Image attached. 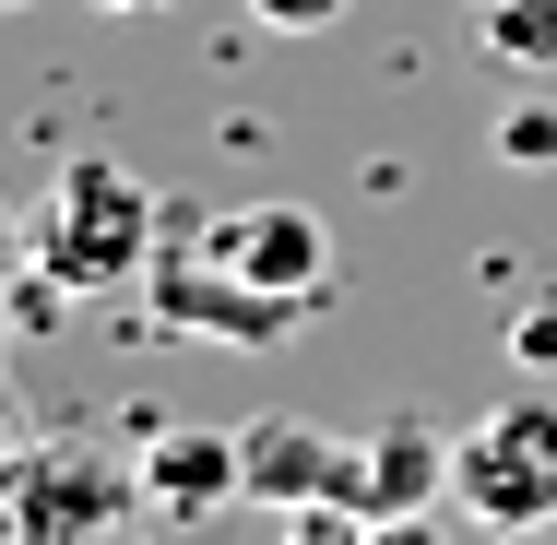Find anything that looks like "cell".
Segmentation results:
<instances>
[{
  "instance_id": "cell-1",
  "label": "cell",
  "mask_w": 557,
  "mask_h": 545,
  "mask_svg": "<svg viewBox=\"0 0 557 545\" xmlns=\"http://www.w3.org/2000/svg\"><path fill=\"white\" fill-rule=\"evenodd\" d=\"M24 249H36V261H48V273H60L72 297L143 285V273H154V190H143V178H119L108 154H72Z\"/></svg>"
},
{
  "instance_id": "cell-15",
  "label": "cell",
  "mask_w": 557,
  "mask_h": 545,
  "mask_svg": "<svg viewBox=\"0 0 557 545\" xmlns=\"http://www.w3.org/2000/svg\"><path fill=\"white\" fill-rule=\"evenodd\" d=\"M12 261H24V225H12V202H0V273H12Z\"/></svg>"
},
{
  "instance_id": "cell-6",
  "label": "cell",
  "mask_w": 557,
  "mask_h": 545,
  "mask_svg": "<svg viewBox=\"0 0 557 545\" xmlns=\"http://www.w3.org/2000/svg\"><path fill=\"white\" fill-rule=\"evenodd\" d=\"M237 486H249V510L344 498V486H356V438L309 428V416H261V428H237Z\"/></svg>"
},
{
  "instance_id": "cell-8",
  "label": "cell",
  "mask_w": 557,
  "mask_h": 545,
  "mask_svg": "<svg viewBox=\"0 0 557 545\" xmlns=\"http://www.w3.org/2000/svg\"><path fill=\"white\" fill-rule=\"evenodd\" d=\"M368 522H392V510H440L450 498V438L428 416H392V428L356 438V486H344Z\"/></svg>"
},
{
  "instance_id": "cell-16",
  "label": "cell",
  "mask_w": 557,
  "mask_h": 545,
  "mask_svg": "<svg viewBox=\"0 0 557 545\" xmlns=\"http://www.w3.org/2000/svg\"><path fill=\"white\" fill-rule=\"evenodd\" d=\"M12 462H24V438H12V416H0V486H12Z\"/></svg>"
},
{
  "instance_id": "cell-9",
  "label": "cell",
  "mask_w": 557,
  "mask_h": 545,
  "mask_svg": "<svg viewBox=\"0 0 557 545\" xmlns=\"http://www.w3.org/2000/svg\"><path fill=\"white\" fill-rule=\"evenodd\" d=\"M474 48L498 72H557V0H474Z\"/></svg>"
},
{
  "instance_id": "cell-11",
  "label": "cell",
  "mask_w": 557,
  "mask_h": 545,
  "mask_svg": "<svg viewBox=\"0 0 557 545\" xmlns=\"http://www.w3.org/2000/svg\"><path fill=\"white\" fill-rule=\"evenodd\" d=\"M285 545H368V510L356 498H309V510H285Z\"/></svg>"
},
{
  "instance_id": "cell-10",
  "label": "cell",
  "mask_w": 557,
  "mask_h": 545,
  "mask_svg": "<svg viewBox=\"0 0 557 545\" xmlns=\"http://www.w3.org/2000/svg\"><path fill=\"white\" fill-rule=\"evenodd\" d=\"M498 166H557V96H510L498 108Z\"/></svg>"
},
{
  "instance_id": "cell-5",
  "label": "cell",
  "mask_w": 557,
  "mask_h": 545,
  "mask_svg": "<svg viewBox=\"0 0 557 545\" xmlns=\"http://www.w3.org/2000/svg\"><path fill=\"white\" fill-rule=\"evenodd\" d=\"M202 249H214V261H237L249 285L297 297V309H321V297H333V225L309 214V202H249V214H225Z\"/></svg>"
},
{
  "instance_id": "cell-2",
  "label": "cell",
  "mask_w": 557,
  "mask_h": 545,
  "mask_svg": "<svg viewBox=\"0 0 557 545\" xmlns=\"http://www.w3.org/2000/svg\"><path fill=\"white\" fill-rule=\"evenodd\" d=\"M450 498L486 534H546L557 522V392H522V404H498L450 438Z\"/></svg>"
},
{
  "instance_id": "cell-7",
  "label": "cell",
  "mask_w": 557,
  "mask_h": 545,
  "mask_svg": "<svg viewBox=\"0 0 557 545\" xmlns=\"http://www.w3.org/2000/svg\"><path fill=\"white\" fill-rule=\"evenodd\" d=\"M131 474H143V510H166V522H202V510L249 498L237 486V428H154Z\"/></svg>"
},
{
  "instance_id": "cell-4",
  "label": "cell",
  "mask_w": 557,
  "mask_h": 545,
  "mask_svg": "<svg viewBox=\"0 0 557 545\" xmlns=\"http://www.w3.org/2000/svg\"><path fill=\"white\" fill-rule=\"evenodd\" d=\"M143 321L154 332H190V344H285V332L309 321L297 297H273V285H249L237 261H154L143 273Z\"/></svg>"
},
{
  "instance_id": "cell-18",
  "label": "cell",
  "mask_w": 557,
  "mask_h": 545,
  "mask_svg": "<svg viewBox=\"0 0 557 545\" xmlns=\"http://www.w3.org/2000/svg\"><path fill=\"white\" fill-rule=\"evenodd\" d=\"M0 344H12V297H0Z\"/></svg>"
},
{
  "instance_id": "cell-14",
  "label": "cell",
  "mask_w": 557,
  "mask_h": 545,
  "mask_svg": "<svg viewBox=\"0 0 557 545\" xmlns=\"http://www.w3.org/2000/svg\"><path fill=\"white\" fill-rule=\"evenodd\" d=\"M368 545H450L440 510H392V522H368Z\"/></svg>"
},
{
  "instance_id": "cell-17",
  "label": "cell",
  "mask_w": 557,
  "mask_h": 545,
  "mask_svg": "<svg viewBox=\"0 0 557 545\" xmlns=\"http://www.w3.org/2000/svg\"><path fill=\"white\" fill-rule=\"evenodd\" d=\"M96 12H166V0H96Z\"/></svg>"
},
{
  "instance_id": "cell-12",
  "label": "cell",
  "mask_w": 557,
  "mask_h": 545,
  "mask_svg": "<svg viewBox=\"0 0 557 545\" xmlns=\"http://www.w3.org/2000/svg\"><path fill=\"white\" fill-rule=\"evenodd\" d=\"M510 368H522V380H557V297H534V309L510 321Z\"/></svg>"
},
{
  "instance_id": "cell-20",
  "label": "cell",
  "mask_w": 557,
  "mask_h": 545,
  "mask_svg": "<svg viewBox=\"0 0 557 545\" xmlns=\"http://www.w3.org/2000/svg\"><path fill=\"white\" fill-rule=\"evenodd\" d=\"M0 534H12V522H0Z\"/></svg>"
},
{
  "instance_id": "cell-19",
  "label": "cell",
  "mask_w": 557,
  "mask_h": 545,
  "mask_svg": "<svg viewBox=\"0 0 557 545\" xmlns=\"http://www.w3.org/2000/svg\"><path fill=\"white\" fill-rule=\"evenodd\" d=\"M0 12H24V0H0Z\"/></svg>"
},
{
  "instance_id": "cell-3",
  "label": "cell",
  "mask_w": 557,
  "mask_h": 545,
  "mask_svg": "<svg viewBox=\"0 0 557 545\" xmlns=\"http://www.w3.org/2000/svg\"><path fill=\"white\" fill-rule=\"evenodd\" d=\"M143 510V474L96 462V450H24L12 486H0V522L12 545H119Z\"/></svg>"
},
{
  "instance_id": "cell-13",
  "label": "cell",
  "mask_w": 557,
  "mask_h": 545,
  "mask_svg": "<svg viewBox=\"0 0 557 545\" xmlns=\"http://www.w3.org/2000/svg\"><path fill=\"white\" fill-rule=\"evenodd\" d=\"M344 12H356V0H249V24H261V36H333Z\"/></svg>"
}]
</instances>
